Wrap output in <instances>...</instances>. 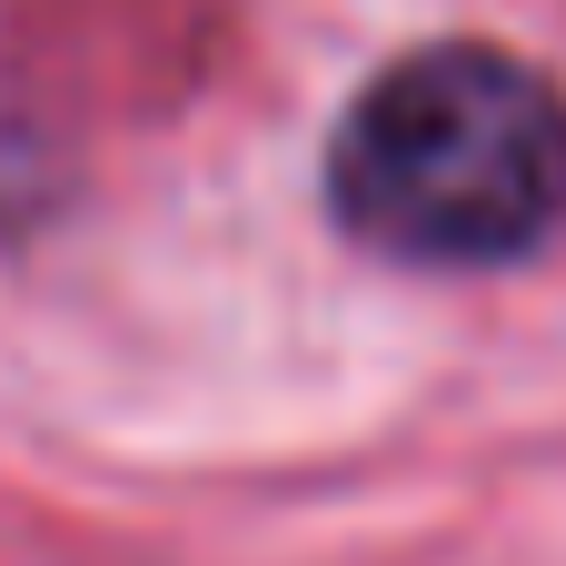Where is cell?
Returning <instances> with one entry per match:
<instances>
[{
	"instance_id": "6da1fadb",
	"label": "cell",
	"mask_w": 566,
	"mask_h": 566,
	"mask_svg": "<svg viewBox=\"0 0 566 566\" xmlns=\"http://www.w3.org/2000/svg\"><path fill=\"white\" fill-rule=\"evenodd\" d=\"M328 209L408 269H507L547 249L566 229V90L478 40L388 60L328 139Z\"/></svg>"
}]
</instances>
